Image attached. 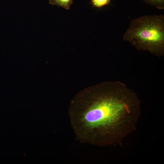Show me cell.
<instances>
[{
    "mask_svg": "<svg viewBox=\"0 0 164 164\" xmlns=\"http://www.w3.org/2000/svg\"><path fill=\"white\" fill-rule=\"evenodd\" d=\"M94 6L100 8L109 3L110 0H91Z\"/></svg>",
    "mask_w": 164,
    "mask_h": 164,
    "instance_id": "5b68a950",
    "label": "cell"
},
{
    "mask_svg": "<svg viewBox=\"0 0 164 164\" xmlns=\"http://www.w3.org/2000/svg\"><path fill=\"white\" fill-rule=\"evenodd\" d=\"M147 4L154 6L157 9H164V0H142Z\"/></svg>",
    "mask_w": 164,
    "mask_h": 164,
    "instance_id": "277c9868",
    "label": "cell"
},
{
    "mask_svg": "<svg viewBox=\"0 0 164 164\" xmlns=\"http://www.w3.org/2000/svg\"><path fill=\"white\" fill-rule=\"evenodd\" d=\"M49 1L50 4L62 7L67 10L69 9L73 3V0H49Z\"/></svg>",
    "mask_w": 164,
    "mask_h": 164,
    "instance_id": "3957f363",
    "label": "cell"
},
{
    "mask_svg": "<svg viewBox=\"0 0 164 164\" xmlns=\"http://www.w3.org/2000/svg\"><path fill=\"white\" fill-rule=\"evenodd\" d=\"M124 40L136 49L161 56L164 52V16H143L132 19L124 34Z\"/></svg>",
    "mask_w": 164,
    "mask_h": 164,
    "instance_id": "7a4b0ae2",
    "label": "cell"
},
{
    "mask_svg": "<svg viewBox=\"0 0 164 164\" xmlns=\"http://www.w3.org/2000/svg\"><path fill=\"white\" fill-rule=\"evenodd\" d=\"M136 94L118 81L110 92L99 96L82 109L71 111L69 118L77 139L82 142L103 145L114 139L116 129L139 109Z\"/></svg>",
    "mask_w": 164,
    "mask_h": 164,
    "instance_id": "6da1fadb",
    "label": "cell"
}]
</instances>
